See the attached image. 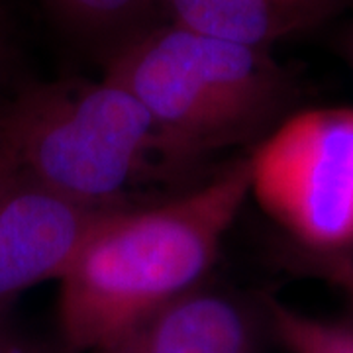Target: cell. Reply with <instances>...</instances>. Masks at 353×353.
Here are the masks:
<instances>
[{
  "instance_id": "cell-1",
  "label": "cell",
  "mask_w": 353,
  "mask_h": 353,
  "mask_svg": "<svg viewBox=\"0 0 353 353\" xmlns=\"http://www.w3.org/2000/svg\"><path fill=\"white\" fill-rule=\"evenodd\" d=\"M248 196L243 157L161 204L108 216L59 279L63 352H94L204 285Z\"/></svg>"
},
{
  "instance_id": "cell-2",
  "label": "cell",
  "mask_w": 353,
  "mask_h": 353,
  "mask_svg": "<svg viewBox=\"0 0 353 353\" xmlns=\"http://www.w3.org/2000/svg\"><path fill=\"white\" fill-rule=\"evenodd\" d=\"M104 77L145 108L179 173L208 155L259 143L290 112L299 92L269 50L169 20L114 51Z\"/></svg>"
},
{
  "instance_id": "cell-3",
  "label": "cell",
  "mask_w": 353,
  "mask_h": 353,
  "mask_svg": "<svg viewBox=\"0 0 353 353\" xmlns=\"http://www.w3.org/2000/svg\"><path fill=\"white\" fill-rule=\"evenodd\" d=\"M20 169L88 208H136L153 175L179 173L150 114L110 79L59 81L12 94L0 116Z\"/></svg>"
},
{
  "instance_id": "cell-4",
  "label": "cell",
  "mask_w": 353,
  "mask_h": 353,
  "mask_svg": "<svg viewBox=\"0 0 353 353\" xmlns=\"http://www.w3.org/2000/svg\"><path fill=\"white\" fill-rule=\"evenodd\" d=\"M250 196L301 248L353 250V106L289 112L248 155Z\"/></svg>"
},
{
  "instance_id": "cell-5",
  "label": "cell",
  "mask_w": 353,
  "mask_h": 353,
  "mask_svg": "<svg viewBox=\"0 0 353 353\" xmlns=\"http://www.w3.org/2000/svg\"><path fill=\"white\" fill-rule=\"evenodd\" d=\"M110 214L18 169L0 190V312L24 290L63 277Z\"/></svg>"
},
{
  "instance_id": "cell-6",
  "label": "cell",
  "mask_w": 353,
  "mask_h": 353,
  "mask_svg": "<svg viewBox=\"0 0 353 353\" xmlns=\"http://www.w3.org/2000/svg\"><path fill=\"white\" fill-rule=\"evenodd\" d=\"M263 301L204 283L90 353H263Z\"/></svg>"
},
{
  "instance_id": "cell-7",
  "label": "cell",
  "mask_w": 353,
  "mask_h": 353,
  "mask_svg": "<svg viewBox=\"0 0 353 353\" xmlns=\"http://www.w3.org/2000/svg\"><path fill=\"white\" fill-rule=\"evenodd\" d=\"M165 20L206 36L269 50L353 8V0H159Z\"/></svg>"
},
{
  "instance_id": "cell-8",
  "label": "cell",
  "mask_w": 353,
  "mask_h": 353,
  "mask_svg": "<svg viewBox=\"0 0 353 353\" xmlns=\"http://www.w3.org/2000/svg\"><path fill=\"white\" fill-rule=\"evenodd\" d=\"M65 30L106 61L126 41L163 22L159 0H43Z\"/></svg>"
},
{
  "instance_id": "cell-9",
  "label": "cell",
  "mask_w": 353,
  "mask_h": 353,
  "mask_svg": "<svg viewBox=\"0 0 353 353\" xmlns=\"http://www.w3.org/2000/svg\"><path fill=\"white\" fill-rule=\"evenodd\" d=\"M271 340L287 353H353V320H328L263 296Z\"/></svg>"
},
{
  "instance_id": "cell-10",
  "label": "cell",
  "mask_w": 353,
  "mask_h": 353,
  "mask_svg": "<svg viewBox=\"0 0 353 353\" xmlns=\"http://www.w3.org/2000/svg\"><path fill=\"white\" fill-rule=\"evenodd\" d=\"M0 353H65L63 347L38 341L14 328L6 318V310L0 312Z\"/></svg>"
},
{
  "instance_id": "cell-11",
  "label": "cell",
  "mask_w": 353,
  "mask_h": 353,
  "mask_svg": "<svg viewBox=\"0 0 353 353\" xmlns=\"http://www.w3.org/2000/svg\"><path fill=\"white\" fill-rule=\"evenodd\" d=\"M18 169H20V163H18L12 139L0 128V190L18 173Z\"/></svg>"
},
{
  "instance_id": "cell-12",
  "label": "cell",
  "mask_w": 353,
  "mask_h": 353,
  "mask_svg": "<svg viewBox=\"0 0 353 353\" xmlns=\"http://www.w3.org/2000/svg\"><path fill=\"white\" fill-rule=\"evenodd\" d=\"M341 51H343L347 63L352 65L353 69V20L350 22V26L345 28L343 36H341Z\"/></svg>"
},
{
  "instance_id": "cell-13",
  "label": "cell",
  "mask_w": 353,
  "mask_h": 353,
  "mask_svg": "<svg viewBox=\"0 0 353 353\" xmlns=\"http://www.w3.org/2000/svg\"><path fill=\"white\" fill-rule=\"evenodd\" d=\"M10 99H12V97H4V94H0V116H2V112H4V108H6V104H8Z\"/></svg>"
},
{
  "instance_id": "cell-14",
  "label": "cell",
  "mask_w": 353,
  "mask_h": 353,
  "mask_svg": "<svg viewBox=\"0 0 353 353\" xmlns=\"http://www.w3.org/2000/svg\"><path fill=\"white\" fill-rule=\"evenodd\" d=\"M352 290H353V281H352Z\"/></svg>"
}]
</instances>
